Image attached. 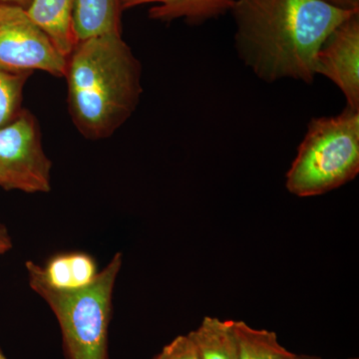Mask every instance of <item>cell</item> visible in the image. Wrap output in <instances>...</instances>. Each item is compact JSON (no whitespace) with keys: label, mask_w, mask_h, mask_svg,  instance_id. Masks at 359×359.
<instances>
[{"label":"cell","mask_w":359,"mask_h":359,"mask_svg":"<svg viewBox=\"0 0 359 359\" xmlns=\"http://www.w3.org/2000/svg\"><path fill=\"white\" fill-rule=\"evenodd\" d=\"M120 0H77L73 14V32L80 40L122 33Z\"/></svg>","instance_id":"8fae6325"},{"label":"cell","mask_w":359,"mask_h":359,"mask_svg":"<svg viewBox=\"0 0 359 359\" xmlns=\"http://www.w3.org/2000/svg\"><path fill=\"white\" fill-rule=\"evenodd\" d=\"M142 68L122 33L76 42L65 77L71 119L89 140L109 138L140 102Z\"/></svg>","instance_id":"7a4b0ae2"},{"label":"cell","mask_w":359,"mask_h":359,"mask_svg":"<svg viewBox=\"0 0 359 359\" xmlns=\"http://www.w3.org/2000/svg\"><path fill=\"white\" fill-rule=\"evenodd\" d=\"M290 359H321L318 358H313V356H306V355H297V354L294 353V355L292 356Z\"/></svg>","instance_id":"d6986e66"},{"label":"cell","mask_w":359,"mask_h":359,"mask_svg":"<svg viewBox=\"0 0 359 359\" xmlns=\"http://www.w3.org/2000/svg\"><path fill=\"white\" fill-rule=\"evenodd\" d=\"M358 173L359 110L346 107L339 115L309 122L285 187L297 197H316L346 185Z\"/></svg>","instance_id":"3957f363"},{"label":"cell","mask_w":359,"mask_h":359,"mask_svg":"<svg viewBox=\"0 0 359 359\" xmlns=\"http://www.w3.org/2000/svg\"><path fill=\"white\" fill-rule=\"evenodd\" d=\"M25 266L28 280L60 292L84 289L99 273L95 259L85 252L56 255L45 266L28 261Z\"/></svg>","instance_id":"ba28073f"},{"label":"cell","mask_w":359,"mask_h":359,"mask_svg":"<svg viewBox=\"0 0 359 359\" xmlns=\"http://www.w3.org/2000/svg\"><path fill=\"white\" fill-rule=\"evenodd\" d=\"M348 359H358V358H348Z\"/></svg>","instance_id":"44dd1931"},{"label":"cell","mask_w":359,"mask_h":359,"mask_svg":"<svg viewBox=\"0 0 359 359\" xmlns=\"http://www.w3.org/2000/svg\"><path fill=\"white\" fill-rule=\"evenodd\" d=\"M200 359H238L235 320L205 316L197 330L191 332Z\"/></svg>","instance_id":"7c38bea8"},{"label":"cell","mask_w":359,"mask_h":359,"mask_svg":"<svg viewBox=\"0 0 359 359\" xmlns=\"http://www.w3.org/2000/svg\"><path fill=\"white\" fill-rule=\"evenodd\" d=\"M238 359H290L294 353L278 341L276 332L257 330L243 320H235Z\"/></svg>","instance_id":"4fadbf2b"},{"label":"cell","mask_w":359,"mask_h":359,"mask_svg":"<svg viewBox=\"0 0 359 359\" xmlns=\"http://www.w3.org/2000/svg\"><path fill=\"white\" fill-rule=\"evenodd\" d=\"M13 238L4 224L0 223V257L13 249Z\"/></svg>","instance_id":"2e32d148"},{"label":"cell","mask_w":359,"mask_h":359,"mask_svg":"<svg viewBox=\"0 0 359 359\" xmlns=\"http://www.w3.org/2000/svg\"><path fill=\"white\" fill-rule=\"evenodd\" d=\"M32 1V0H0V4H13V6H18L26 8Z\"/></svg>","instance_id":"ac0fdd59"},{"label":"cell","mask_w":359,"mask_h":359,"mask_svg":"<svg viewBox=\"0 0 359 359\" xmlns=\"http://www.w3.org/2000/svg\"><path fill=\"white\" fill-rule=\"evenodd\" d=\"M51 171L39 122L29 111L22 109L0 128V188L27 194L49 193Z\"/></svg>","instance_id":"5b68a950"},{"label":"cell","mask_w":359,"mask_h":359,"mask_svg":"<svg viewBox=\"0 0 359 359\" xmlns=\"http://www.w3.org/2000/svg\"><path fill=\"white\" fill-rule=\"evenodd\" d=\"M323 1L346 11H359V0H323Z\"/></svg>","instance_id":"e0dca14e"},{"label":"cell","mask_w":359,"mask_h":359,"mask_svg":"<svg viewBox=\"0 0 359 359\" xmlns=\"http://www.w3.org/2000/svg\"><path fill=\"white\" fill-rule=\"evenodd\" d=\"M122 11L154 4L149 11L151 20L172 22L183 20L188 25H204L231 11L235 0H120Z\"/></svg>","instance_id":"9c48e42d"},{"label":"cell","mask_w":359,"mask_h":359,"mask_svg":"<svg viewBox=\"0 0 359 359\" xmlns=\"http://www.w3.org/2000/svg\"><path fill=\"white\" fill-rule=\"evenodd\" d=\"M66 65L67 57L25 7L0 4V71L11 74L43 71L65 77Z\"/></svg>","instance_id":"8992f818"},{"label":"cell","mask_w":359,"mask_h":359,"mask_svg":"<svg viewBox=\"0 0 359 359\" xmlns=\"http://www.w3.org/2000/svg\"><path fill=\"white\" fill-rule=\"evenodd\" d=\"M122 264V254L117 252L93 282L72 292L52 290L29 280L30 287L57 318L66 359H109L108 330L113 292Z\"/></svg>","instance_id":"277c9868"},{"label":"cell","mask_w":359,"mask_h":359,"mask_svg":"<svg viewBox=\"0 0 359 359\" xmlns=\"http://www.w3.org/2000/svg\"><path fill=\"white\" fill-rule=\"evenodd\" d=\"M77 0H32L26 13L68 57L76 44L73 14Z\"/></svg>","instance_id":"30bf717a"},{"label":"cell","mask_w":359,"mask_h":359,"mask_svg":"<svg viewBox=\"0 0 359 359\" xmlns=\"http://www.w3.org/2000/svg\"><path fill=\"white\" fill-rule=\"evenodd\" d=\"M153 359H200L190 334L178 335Z\"/></svg>","instance_id":"9a60e30c"},{"label":"cell","mask_w":359,"mask_h":359,"mask_svg":"<svg viewBox=\"0 0 359 359\" xmlns=\"http://www.w3.org/2000/svg\"><path fill=\"white\" fill-rule=\"evenodd\" d=\"M30 73L11 74L0 71V128L22 110L23 89Z\"/></svg>","instance_id":"5bb4252c"},{"label":"cell","mask_w":359,"mask_h":359,"mask_svg":"<svg viewBox=\"0 0 359 359\" xmlns=\"http://www.w3.org/2000/svg\"><path fill=\"white\" fill-rule=\"evenodd\" d=\"M359 11L323 0H235L238 56L259 79H294L309 84L320 47L337 26Z\"/></svg>","instance_id":"6da1fadb"},{"label":"cell","mask_w":359,"mask_h":359,"mask_svg":"<svg viewBox=\"0 0 359 359\" xmlns=\"http://www.w3.org/2000/svg\"><path fill=\"white\" fill-rule=\"evenodd\" d=\"M314 72L334 82L347 108L359 110V13L327 37L316 55Z\"/></svg>","instance_id":"52a82bcc"},{"label":"cell","mask_w":359,"mask_h":359,"mask_svg":"<svg viewBox=\"0 0 359 359\" xmlns=\"http://www.w3.org/2000/svg\"><path fill=\"white\" fill-rule=\"evenodd\" d=\"M0 359H8L6 358V354L2 351L1 347H0Z\"/></svg>","instance_id":"ffe728a7"}]
</instances>
